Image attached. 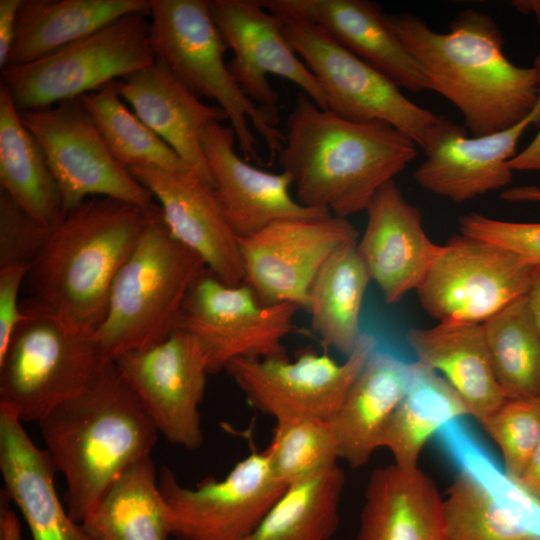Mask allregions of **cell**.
Returning <instances> with one entry per match:
<instances>
[{"label": "cell", "instance_id": "6da1fadb", "mask_svg": "<svg viewBox=\"0 0 540 540\" xmlns=\"http://www.w3.org/2000/svg\"><path fill=\"white\" fill-rule=\"evenodd\" d=\"M156 207L97 196L65 212L48 229L29 269L23 314L50 318L77 334L95 335L105 318L113 282Z\"/></svg>", "mask_w": 540, "mask_h": 540}, {"label": "cell", "instance_id": "7a4b0ae2", "mask_svg": "<svg viewBox=\"0 0 540 540\" xmlns=\"http://www.w3.org/2000/svg\"><path fill=\"white\" fill-rule=\"evenodd\" d=\"M417 147L387 123L350 121L301 92L277 158L300 204L347 219L366 211L377 191L416 158Z\"/></svg>", "mask_w": 540, "mask_h": 540}, {"label": "cell", "instance_id": "3957f363", "mask_svg": "<svg viewBox=\"0 0 540 540\" xmlns=\"http://www.w3.org/2000/svg\"><path fill=\"white\" fill-rule=\"evenodd\" d=\"M388 20L423 68L430 90L460 111L471 136L507 130L532 113L537 101L535 70L507 58L503 35L491 16L466 9L446 33L434 31L409 12Z\"/></svg>", "mask_w": 540, "mask_h": 540}, {"label": "cell", "instance_id": "277c9868", "mask_svg": "<svg viewBox=\"0 0 540 540\" xmlns=\"http://www.w3.org/2000/svg\"><path fill=\"white\" fill-rule=\"evenodd\" d=\"M38 423L65 478L67 511L81 524L122 473L150 456L159 434L115 362Z\"/></svg>", "mask_w": 540, "mask_h": 540}, {"label": "cell", "instance_id": "5b68a950", "mask_svg": "<svg viewBox=\"0 0 540 540\" xmlns=\"http://www.w3.org/2000/svg\"><path fill=\"white\" fill-rule=\"evenodd\" d=\"M207 270L195 252L170 234L157 205L113 282L105 318L94 335L106 360L115 362L169 337Z\"/></svg>", "mask_w": 540, "mask_h": 540}, {"label": "cell", "instance_id": "8992f818", "mask_svg": "<svg viewBox=\"0 0 540 540\" xmlns=\"http://www.w3.org/2000/svg\"><path fill=\"white\" fill-rule=\"evenodd\" d=\"M150 44L163 63L196 97L214 100L227 115L245 160L260 162L250 129L264 140L271 157L282 148L278 120L241 90L225 62L228 49L208 0H150Z\"/></svg>", "mask_w": 540, "mask_h": 540}, {"label": "cell", "instance_id": "52a82bcc", "mask_svg": "<svg viewBox=\"0 0 540 540\" xmlns=\"http://www.w3.org/2000/svg\"><path fill=\"white\" fill-rule=\"evenodd\" d=\"M147 14L125 15L33 62L5 67L1 84L19 111L79 98L154 61Z\"/></svg>", "mask_w": 540, "mask_h": 540}, {"label": "cell", "instance_id": "ba28073f", "mask_svg": "<svg viewBox=\"0 0 540 540\" xmlns=\"http://www.w3.org/2000/svg\"><path fill=\"white\" fill-rule=\"evenodd\" d=\"M108 364L94 335L26 315L0 355V405L21 421H39L86 389Z\"/></svg>", "mask_w": 540, "mask_h": 540}, {"label": "cell", "instance_id": "9c48e42d", "mask_svg": "<svg viewBox=\"0 0 540 540\" xmlns=\"http://www.w3.org/2000/svg\"><path fill=\"white\" fill-rule=\"evenodd\" d=\"M280 19L285 36L319 80L327 110L354 122L387 123L409 136L423 151L433 142L447 118L412 102L396 83L346 50L319 26Z\"/></svg>", "mask_w": 540, "mask_h": 540}, {"label": "cell", "instance_id": "30bf717a", "mask_svg": "<svg viewBox=\"0 0 540 540\" xmlns=\"http://www.w3.org/2000/svg\"><path fill=\"white\" fill-rule=\"evenodd\" d=\"M539 275L540 268L513 252L460 233L442 245L416 291L423 310L438 322L482 324L527 296Z\"/></svg>", "mask_w": 540, "mask_h": 540}, {"label": "cell", "instance_id": "8fae6325", "mask_svg": "<svg viewBox=\"0 0 540 540\" xmlns=\"http://www.w3.org/2000/svg\"><path fill=\"white\" fill-rule=\"evenodd\" d=\"M42 148L67 212L91 197H109L149 208L152 193L111 154L80 98L19 111Z\"/></svg>", "mask_w": 540, "mask_h": 540}, {"label": "cell", "instance_id": "7c38bea8", "mask_svg": "<svg viewBox=\"0 0 540 540\" xmlns=\"http://www.w3.org/2000/svg\"><path fill=\"white\" fill-rule=\"evenodd\" d=\"M377 349V337L363 332L342 363L325 354L307 352L293 361L286 356L238 358L224 370L247 402L275 421L294 418L330 421Z\"/></svg>", "mask_w": 540, "mask_h": 540}, {"label": "cell", "instance_id": "4fadbf2b", "mask_svg": "<svg viewBox=\"0 0 540 540\" xmlns=\"http://www.w3.org/2000/svg\"><path fill=\"white\" fill-rule=\"evenodd\" d=\"M300 309L293 303L263 305L245 283L227 285L207 270L189 293L177 329L200 342L212 374L238 358L286 356L283 341Z\"/></svg>", "mask_w": 540, "mask_h": 540}, {"label": "cell", "instance_id": "5bb4252c", "mask_svg": "<svg viewBox=\"0 0 540 540\" xmlns=\"http://www.w3.org/2000/svg\"><path fill=\"white\" fill-rule=\"evenodd\" d=\"M177 540H244L286 489L270 468L266 451L252 452L222 479L183 486L163 466L158 476Z\"/></svg>", "mask_w": 540, "mask_h": 540}, {"label": "cell", "instance_id": "9a60e30c", "mask_svg": "<svg viewBox=\"0 0 540 540\" xmlns=\"http://www.w3.org/2000/svg\"><path fill=\"white\" fill-rule=\"evenodd\" d=\"M359 234L332 214L273 223L238 238L244 281L263 305L293 303L307 309L308 291L326 260Z\"/></svg>", "mask_w": 540, "mask_h": 540}, {"label": "cell", "instance_id": "2e32d148", "mask_svg": "<svg viewBox=\"0 0 540 540\" xmlns=\"http://www.w3.org/2000/svg\"><path fill=\"white\" fill-rule=\"evenodd\" d=\"M159 433L188 450L204 440L200 404L209 362L191 334L175 330L162 342L126 353L115 361Z\"/></svg>", "mask_w": 540, "mask_h": 540}, {"label": "cell", "instance_id": "e0dca14e", "mask_svg": "<svg viewBox=\"0 0 540 540\" xmlns=\"http://www.w3.org/2000/svg\"><path fill=\"white\" fill-rule=\"evenodd\" d=\"M212 18L233 57L230 73L243 93L278 120L279 97L268 77H282L327 110L325 92L285 36L280 18L259 0H212Z\"/></svg>", "mask_w": 540, "mask_h": 540}, {"label": "cell", "instance_id": "ac0fdd59", "mask_svg": "<svg viewBox=\"0 0 540 540\" xmlns=\"http://www.w3.org/2000/svg\"><path fill=\"white\" fill-rule=\"evenodd\" d=\"M128 170L157 199L163 222L177 241L195 252L223 283H243L238 237L209 182L190 167L170 171L135 166Z\"/></svg>", "mask_w": 540, "mask_h": 540}, {"label": "cell", "instance_id": "d6986e66", "mask_svg": "<svg viewBox=\"0 0 540 540\" xmlns=\"http://www.w3.org/2000/svg\"><path fill=\"white\" fill-rule=\"evenodd\" d=\"M201 144L213 188L238 238L279 221L331 214L300 204L290 193L292 179L287 172L264 171L243 160L235 151L236 136L230 125L210 124Z\"/></svg>", "mask_w": 540, "mask_h": 540}, {"label": "cell", "instance_id": "ffe728a7", "mask_svg": "<svg viewBox=\"0 0 540 540\" xmlns=\"http://www.w3.org/2000/svg\"><path fill=\"white\" fill-rule=\"evenodd\" d=\"M366 213L357 251L384 301L394 304L418 289L442 245L429 238L419 209L404 198L394 180L377 191Z\"/></svg>", "mask_w": 540, "mask_h": 540}, {"label": "cell", "instance_id": "44dd1931", "mask_svg": "<svg viewBox=\"0 0 540 540\" xmlns=\"http://www.w3.org/2000/svg\"><path fill=\"white\" fill-rule=\"evenodd\" d=\"M275 16L322 28L346 50L400 88L430 90L427 75L392 29L381 7L368 0H259Z\"/></svg>", "mask_w": 540, "mask_h": 540}, {"label": "cell", "instance_id": "7402d4cb", "mask_svg": "<svg viewBox=\"0 0 540 540\" xmlns=\"http://www.w3.org/2000/svg\"><path fill=\"white\" fill-rule=\"evenodd\" d=\"M531 124L530 114L507 130L475 137L446 119L424 150L426 158L415 169L414 180L424 190L456 203L505 190L513 179L508 162L517 154V144Z\"/></svg>", "mask_w": 540, "mask_h": 540}, {"label": "cell", "instance_id": "603a6c76", "mask_svg": "<svg viewBox=\"0 0 540 540\" xmlns=\"http://www.w3.org/2000/svg\"><path fill=\"white\" fill-rule=\"evenodd\" d=\"M114 86L138 118L213 186L201 138L210 124L227 120L226 113L203 103L157 60Z\"/></svg>", "mask_w": 540, "mask_h": 540}, {"label": "cell", "instance_id": "cb8c5ba5", "mask_svg": "<svg viewBox=\"0 0 540 540\" xmlns=\"http://www.w3.org/2000/svg\"><path fill=\"white\" fill-rule=\"evenodd\" d=\"M22 421L0 405V470L3 488L20 509L33 540H96L74 521L57 495V471L48 451L38 448Z\"/></svg>", "mask_w": 540, "mask_h": 540}, {"label": "cell", "instance_id": "d4e9b609", "mask_svg": "<svg viewBox=\"0 0 540 540\" xmlns=\"http://www.w3.org/2000/svg\"><path fill=\"white\" fill-rule=\"evenodd\" d=\"M356 540H450L443 499L418 467L374 470L365 491Z\"/></svg>", "mask_w": 540, "mask_h": 540}, {"label": "cell", "instance_id": "484cf974", "mask_svg": "<svg viewBox=\"0 0 540 540\" xmlns=\"http://www.w3.org/2000/svg\"><path fill=\"white\" fill-rule=\"evenodd\" d=\"M410 363L377 349L329 421L339 459L351 467L365 465L379 448L382 434L402 400Z\"/></svg>", "mask_w": 540, "mask_h": 540}, {"label": "cell", "instance_id": "4316f807", "mask_svg": "<svg viewBox=\"0 0 540 540\" xmlns=\"http://www.w3.org/2000/svg\"><path fill=\"white\" fill-rule=\"evenodd\" d=\"M417 361L440 371L479 423L507 400L490 362L482 325L438 322L406 336Z\"/></svg>", "mask_w": 540, "mask_h": 540}, {"label": "cell", "instance_id": "83f0119b", "mask_svg": "<svg viewBox=\"0 0 540 540\" xmlns=\"http://www.w3.org/2000/svg\"><path fill=\"white\" fill-rule=\"evenodd\" d=\"M132 13L149 15L150 0H22L5 67L33 62Z\"/></svg>", "mask_w": 540, "mask_h": 540}, {"label": "cell", "instance_id": "f1b7e54d", "mask_svg": "<svg viewBox=\"0 0 540 540\" xmlns=\"http://www.w3.org/2000/svg\"><path fill=\"white\" fill-rule=\"evenodd\" d=\"M0 187L21 209L49 229L65 211L46 156L21 121L7 88L0 84Z\"/></svg>", "mask_w": 540, "mask_h": 540}, {"label": "cell", "instance_id": "f546056e", "mask_svg": "<svg viewBox=\"0 0 540 540\" xmlns=\"http://www.w3.org/2000/svg\"><path fill=\"white\" fill-rule=\"evenodd\" d=\"M82 524L96 540H167L171 517L151 457L122 473Z\"/></svg>", "mask_w": 540, "mask_h": 540}, {"label": "cell", "instance_id": "4dcf8cb0", "mask_svg": "<svg viewBox=\"0 0 540 540\" xmlns=\"http://www.w3.org/2000/svg\"><path fill=\"white\" fill-rule=\"evenodd\" d=\"M357 242L344 245L326 260L310 285L306 309L321 342L346 356L363 333L360 315L371 281Z\"/></svg>", "mask_w": 540, "mask_h": 540}, {"label": "cell", "instance_id": "1f68e13d", "mask_svg": "<svg viewBox=\"0 0 540 540\" xmlns=\"http://www.w3.org/2000/svg\"><path fill=\"white\" fill-rule=\"evenodd\" d=\"M466 415H471L467 405L448 381L416 360L410 363L407 390L382 434L379 448L390 450L399 467L415 468L427 440Z\"/></svg>", "mask_w": 540, "mask_h": 540}, {"label": "cell", "instance_id": "d6a6232c", "mask_svg": "<svg viewBox=\"0 0 540 540\" xmlns=\"http://www.w3.org/2000/svg\"><path fill=\"white\" fill-rule=\"evenodd\" d=\"M344 484L335 464L287 485L244 540H330L339 525Z\"/></svg>", "mask_w": 540, "mask_h": 540}, {"label": "cell", "instance_id": "836d02e7", "mask_svg": "<svg viewBox=\"0 0 540 540\" xmlns=\"http://www.w3.org/2000/svg\"><path fill=\"white\" fill-rule=\"evenodd\" d=\"M481 325L495 378L506 398L540 396V329L528 295Z\"/></svg>", "mask_w": 540, "mask_h": 540}, {"label": "cell", "instance_id": "e575fe53", "mask_svg": "<svg viewBox=\"0 0 540 540\" xmlns=\"http://www.w3.org/2000/svg\"><path fill=\"white\" fill-rule=\"evenodd\" d=\"M443 519L450 540H540L539 531L464 467L447 490Z\"/></svg>", "mask_w": 540, "mask_h": 540}, {"label": "cell", "instance_id": "d590c367", "mask_svg": "<svg viewBox=\"0 0 540 540\" xmlns=\"http://www.w3.org/2000/svg\"><path fill=\"white\" fill-rule=\"evenodd\" d=\"M79 98L113 157L127 169L135 166H155L170 171L189 168L165 141L127 108L114 81Z\"/></svg>", "mask_w": 540, "mask_h": 540}, {"label": "cell", "instance_id": "8d00e7d4", "mask_svg": "<svg viewBox=\"0 0 540 540\" xmlns=\"http://www.w3.org/2000/svg\"><path fill=\"white\" fill-rule=\"evenodd\" d=\"M274 477L285 485L337 464V445L329 421L294 418L276 421L265 449Z\"/></svg>", "mask_w": 540, "mask_h": 540}, {"label": "cell", "instance_id": "74e56055", "mask_svg": "<svg viewBox=\"0 0 540 540\" xmlns=\"http://www.w3.org/2000/svg\"><path fill=\"white\" fill-rule=\"evenodd\" d=\"M480 424L499 446L504 475L515 482L540 441V396L507 399Z\"/></svg>", "mask_w": 540, "mask_h": 540}, {"label": "cell", "instance_id": "f35d334b", "mask_svg": "<svg viewBox=\"0 0 540 540\" xmlns=\"http://www.w3.org/2000/svg\"><path fill=\"white\" fill-rule=\"evenodd\" d=\"M460 233L499 245L540 268V222H514L480 213L459 217Z\"/></svg>", "mask_w": 540, "mask_h": 540}, {"label": "cell", "instance_id": "ab89813d", "mask_svg": "<svg viewBox=\"0 0 540 540\" xmlns=\"http://www.w3.org/2000/svg\"><path fill=\"white\" fill-rule=\"evenodd\" d=\"M48 229L30 217L7 194L0 193V266L31 267Z\"/></svg>", "mask_w": 540, "mask_h": 540}, {"label": "cell", "instance_id": "60d3db41", "mask_svg": "<svg viewBox=\"0 0 540 540\" xmlns=\"http://www.w3.org/2000/svg\"><path fill=\"white\" fill-rule=\"evenodd\" d=\"M30 267L0 266V355H2L19 323L26 315L21 310L20 289Z\"/></svg>", "mask_w": 540, "mask_h": 540}, {"label": "cell", "instance_id": "b9f144b4", "mask_svg": "<svg viewBox=\"0 0 540 540\" xmlns=\"http://www.w3.org/2000/svg\"><path fill=\"white\" fill-rule=\"evenodd\" d=\"M22 0H0V68L3 69L15 39Z\"/></svg>", "mask_w": 540, "mask_h": 540}, {"label": "cell", "instance_id": "7bdbcfd3", "mask_svg": "<svg viewBox=\"0 0 540 540\" xmlns=\"http://www.w3.org/2000/svg\"><path fill=\"white\" fill-rule=\"evenodd\" d=\"M533 505L540 509V441L519 478L512 482Z\"/></svg>", "mask_w": 540, "mask_h": 540}, {"label": "cell", "instance_id": "ee69618b", "mask_svg": "<svg viewBox=\"0 0 540 540\" xmlns=\"http://www.w3.org/2000/svg\"><path fill=\"white\" fill-rule=\"evenodd\" d=\"M11 500L6 491L0 490V540H22L17 515L10 508Z\"/></svg>", "mask_w": 540, "mask_h": 540}, {"label": "cell", "instance_id": "f6af8a7d", "mask_svg": "<svg viewBox=\"0 0 540 540\" xmlns=\"http://www.w3.org/2000/svg\"><path fill=\"white\" fill-rule=\"evenodd\" d=\"M515 171H540V130L530 144L508 162Z\"/></svg>", "mask_w": 540, "mask_h": 540}, {"label": "cell", "instance_id": "bcb514c9", "mask_svg": "<svg viewBox=\"0 0 540 540\" xmlns=\"http://www.w3.org/2000/svg\"><path fill=\"white\" fill-rule=\"evenodd\" d=\"M501 199L509 202L540 203V187L536 185L517 186L503 190Z\"/></svg>", "mask_w": 540, "mask_h": 540}, {"label": "cell", "instance_id": "7dc6e473", "mask_svg": "<svg viewBox=\"0 0 540 540\" xmlns=\"http://www.w3.org/2000/svg\"><path fill=\"white\" fill-rule=\"evenodd\" d=\"M511 5L520 13L535 16L540 23V0H517Z\"/></svg>", "mask_w": 540, "mask_h": 540}, {"label": "cell", "instance_id": "c3c4849f", "mask_svg": "<svg viewBox=\"0 0 540 540\" xmlns=\"http://www.w3.org/2000/svg\"><path fill=\"white\" fill-rule=\"evenodd\" d=\"M528 298L533 310V313L535 315L538 327L540 329V275L535 282L533 288L531 289L530 293L528 294Z\"/></svg>", "mask_w": 540, "mask_h": 540}, {"label": "cell", "instance_id": "681fc988", "mask_svg": "<svg viewBox=\"0 0 540 540\" xmlns=\"http://www.w3.org/2000/svg\"><path fill=\"white\" fill-rule=\"evenodd\" d=\"M532 67L534 68L536 74L537 101L531 113V116L533 118L534 124H538L540 122V53L536 56L534 60V65Z\"/></svg>", "mask_w": 540, "mask_h": 540}]
</instances>
